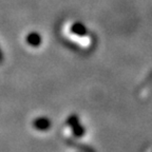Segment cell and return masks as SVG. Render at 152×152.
<instances>
[{
  "instance_id": "obj_1",
  "label": "cell",
  "mask_w": 152,
  "mask_h": 152,
  "mask_svg": "<svg viewBox=\"0 0 152 152\" xmlns=\"http://www.w3.org/2000/svg\"><path fill=\"white\" fill-rule=\"evenodd\" d=\"M52 126V123L48 117H37L35 121H33V128L38 131H48Z\"/></svg>"
},
{
  "instance_id": "obj_2",
  "label": "cell",
  "mask_w": 152,
  "mask_h": 152,
  "mask_svg": "<svg viewBox=\"0 0 152 152\" xmlns=\"http://www.w3.org/2000/svg\"><path fill=\"white\" fill-rule=\"evenodd\" d=\"M26 41L31 47H39L41 43V37L37 33H31L26 37Z\"/></svg>"
},
{
  "instance_id": "obj_4",
  "label": "cell",
  "mask_w": 152,
  "mask_h": 152,
  "mask_svg": "<svg viewBox=\"0 0 152 152\" xmlns=\"http://www.w3.org/2000/svg\"><path fill=\"white\" fill-rule=\"evenodd\" d=\"M73 31L76 34H78V35H83L86 33V28L83 26H80V24H75L73 26Z\"/></svg>"
},
{
  "instance_id": "obj_5",
  "label": "cell",
  "mask_w": 152,
  "mask_h": 152,
  "mask_svg": "<svg viewBox=\"0 0 152 152\" xmlns=\"http://www.w3.org/2000/svg\"><path fill=\"white\" fill-rule=\"evenodd\" d=\"M3 62V55L1 53V50H0V64H2Z\"/></svg>"
},
{
  "instance_id": "obj_3",
  "label": "cell",
  "mask_w": 152,
  "mask_h": 152,
  "mask_svg": "<svg viewBox=\"0 0 152 152\" xmlns=\"http://www.w3.org/2000/svg\"><path fill=\"white\" fill-rule=\"evenodd\" d=\"M71 130L75 137H83L86 134V129L81 126L80 123H77L75 125H73V126H71Z\"/></svg>"
}]
</instances>
